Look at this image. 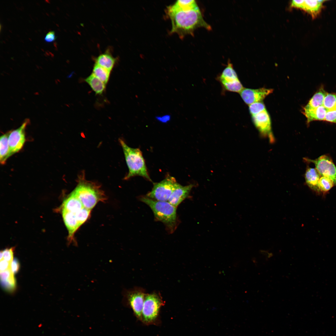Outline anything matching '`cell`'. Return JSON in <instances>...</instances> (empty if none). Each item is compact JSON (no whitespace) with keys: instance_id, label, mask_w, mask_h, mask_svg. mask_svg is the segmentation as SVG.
<instances>
[{"instance_id":"6da1fadb","label":"cell","mask_w":336,"mask_h":336,"mask_svg":"<svg viewBox=\"0 0 336 336\" xmlns=\"http://www.w3.org/2000/svg\"><path fill=\"white\" fill-rule=\"evenodd\" d=\"M166 12L172 23L171 33H176L180 37L192 34L197 28L204 27L208 30L211 28L203 19L199 8L182 10L167 7Z\"/></svg>"},{"instance_id":"7a4b0ae2","label":"cell","mask_w":336,"mask_h":336,"mask_svg":"<svg viewBox=\"0 0 336 336\" xmlns=\"http://www.w3.org/2000/svg\"><path fill=\"white\" fill-rule=\"evenodd\" d=\"M72 192L86 209L91 210L96 204L106 199L99 185L85 179L84 174L78 177L77 186Z\"/></svg>"},{"instance_id":"3957f363","label":"cell","mask_w":336,"mask_h":336,"mask_svg":"<svg viewBox=\"0 0 336 336\" xmlns=\"http://www.w3.org/2000/svg\"><path fill=\"white\" fill-rule=\"evenodd\" d=\"M140 199L150 208L155 219L162 222L169 233L174 231L177 228L178 222L176 207L168 201H157L147 197H142Z\"/></svg>"},{"instance_id":"277c9868","label":"cell","mask_w":336,"mask_h":336,"mask_svg":"<svg viewBox=\"0 0 336 336\" xmlns=\"http://www.w3.org/2000/svg\"><path fill=\"white\" fill-rule=\"evenodd\" d=\"M119 142L122 148L128 172L124 178L128 180L138 175L149 181L152 180L148 175L142 153L139 148H131L122 139Z\"/></svg>"},{"instance_id":"5b68a950","label":"cell","mask_w":336,"mask_h":336,"mask_svg":"<svg viewBox=\"0 0 336 336\" xmlns=\"http://www.w3.org/2000/svg\"><path fill=\"white\" fill-rule=\"evenodd\" d=\"M178 183L173 177L168 176L161 181L155 183L147 197L155 200L167 201Z\"/></svg>"},{"instance_id":"8992f818","label":"cell","mask_w":336,"mask_h":336,"mask_svg":"<svg viewBox=\"0 0 336 336\" xmlns=\"http://www.w3.org/2000/svg\"><path fill=\"white\" fill-rule=\"evenodd\" d=\"M164 304L161 297L156 292L146 294L142 314V320L146 323L154 321Z\"/></svg>"},{"instance_id":"52a82bcc","label":"cell","mask_w":336,"mask_h":336,"mask_svg":"<svg viewBox=\"0 0 336 336\" xmlns=\"http://www.w3.org/2000/svg\"><path fill=\"white\" fill-rule=\"evenodd\" d=\"M146 294L144 291L139 288L125 290L123 291L124 301L131 308L135 315L139 319H142Z\"/></svg>"},{"instance_id":"ba28073f","label":"cell","mask_w":336,"mask_h":336,"mask_svg":"<svg viewBox=\"0 0 336 336\" xmlns=\"http://www.w3.org/2000/svg\"><path fill=\"white\" fill-rule=\"evenodd\" d=\"M304 159L307 162L314 164L321 176L330 178L336 185V166L330 157L324 155L315 160L307 158H304Z\"/></svg>"},{"instance_id":"9c48e42d","label":"cell","mask_w":336,"mask_h":336,"mask_svg":"<svg viewBox=\"0 0 336 336\" xmlns=\"http://www.w3.org/2000/svg\"><path fill=\"white\" fill-rule=\"evenodd\" d=\"M252 118L254 125L261 136L268 138L271 143L274 142L270 117L266 109L252 116Z\"/></svg>"},{"instance_id":"30bf717a","label":"cell","mask_w":336,"mask_h":336,"mask_svg":"<svg viewBox=\"0 0 336 336\" xmlns=\"http://www.w3.org/2000/svg\"><path fill=\"white\" fill-rule=\"evenodd\" d=\"M29 122L28 119L26 120L18 128L9 132L10 156L19 152L23 147L26 141L25 128Z\"/></svg>"},{"instance_id":"8fae6325","label":"cell","mask_w":336,"mask_h":336,"mask_svg":"<svg viewBox=\"0 0 336 336\" xmlns=\"http://www.w3.org/2000/svg\"><path fill=\"white\" fill-rule=\"evenodd\" d=\"M273 91L272 89L264 88L256 89L244 88L240 94L244 102L250 105L254 103L260 102Z\"/></svg>"},{"instance_id":"7c38bea8","label":"cell","mask_w":336,"mask_h":336,"mask_svg":"<svg viewBox=\"0 0 336 336\" xmlns=\"http://www.w3.org/2000/svg\"><path fill=\"white\" fill-rule=\"evenodd\" d=\"M324 2L322 0H293L291 5L292 7L303 9L315 17L320 13Z\"/></svg>"},{"instance_id":"4fadbf2b","label":"cell","mask_w":336,"mask_h":336,"mask_svg":"<svg viewBox=\"0 0 336 336\" xmlns=\"http://www.w3.org/2000/svg\"><path fill=\"white\" fill-rule=\"evenodd\" d=\"M194 186V185L192 184L185 186L179 184L172 193L168 201L177 208L189 196L190 191Z\"/></svg>"},{"instance_id":"5bb4252c","label":"cell","mask_w":336,"mask_h":336,"mask_svg":"<svg viewBox=\"0 0 336 336\" xmlns=\"http://www.w3.org/2000/svg\"><path fill=\"white\" fill-rule=\"evenodd\" d=\"M304 114L307 119V123L314 120H324L328 110L323 105L316 108L305 106L303 109Z\"/></svg>"},{"instance_id":"9a60e30c","label":"cell","mask_w":336,"mask_h":336,"mask_svg":"<svg viewBox=\"0 0 336 336\" xmlns=\"http://www.w3.org/2000/svg\"><path fill=\"white\" fill-rule=\"evenodd\" d=\"M320 176L315 168L309 167L306 169L305 174V178L306 184L311 189L318 192H320L318 187V182Z\"/></svg>"},{"instance_id":"2e32d148","label":"cell","mask_w":336,"mask_h":336,"mask_svg":"<svg viewBox=\"0 0 336 336\" xmlns=\"http://www.w3.org/2000/svg\"><path fill=\"white\" fill-rule=\"evenodd\" d=\"M238 79L237 74L232 64L229 62L227 66L219 77L220 82L222 84L233 82Z\"/></svg>"},{"instance_id":"e0dca14e","label":"cell","mask_w":336,"mask_h":336,"mask_svg":"<svg viewBox=\"0 0 336 336\" xmlns=\"http://www.w3.org/2000/svg\"><path fill=\"white\" fill-rule=\"evenodd\" d=\"M9 132L1 135L0 138V162L5 164L7 159L10 156L8 143Z\"/></svg>"},{"instance_id":"ac0fdd59","label":"cell","mask_w":336,"mask_h":336,"mask_svg":"<svg viewBox=\"0 0 336 336\" xmlns=\"http://www.w3.org/2000/svg\"><path fill=\"white\" fill-rule=\"evenodd\" d=\"M115 61V58L111 55L106 53L99 55L96 60L95 64L110 72Z\"/></svg>"},{"instance_id":"d6986e66","label":"cell","mask_w":336,"mask_h":336,"mask_svg":"<svg viewBox=\"0 0 336 336\" xmlns=\"http://www.w3.org/2000/svg\"><path fill=\"white\" fill-rule=\"evenodd\" d=\"M85 81L96 94H101L105 89V84L92 74Z\"/></svg>"},{"instance_id":"ffe728a7","label":"cell","mask_w":336,"mask_h":336,"mask_svg":"<svg viewBox=\"0 0 336 336\" xmlns=\"http://www.w3.org/2000/svg\"><path fill=\"white\" fill-rule=\"evenodd\" d=\"M327 93L323 88L321 87L313 96L306 106L316 108L323 105L324 98Z\"/></svg>"},{"instance_id":"44dd1931","label":"cell","mask_w":336,"mask_h":336,"mask_svg":"<svg viewBox=\"0 0 336 336\" xmlns=\"http://www.w3.org/2000/svg\"><path fill=\"white\" fill-rule=\"evenodd\" d=\"M170 6L175 9L182 10H189L199 8L194 0H179Z\"/></svg>"},{"instance_id":"7402d4cb","label":"cell","mask_w":336,"mask_h":336,"mask_svg":"<svg viewBox=\"0 0 336 336\" xmlns=\"http://www.w3.org/2000/svg\"><path fill=\"white\" fill-rule=\"evenodd\" d=\"M110 73V71L95 64L92 74L106 84L109 78Z\"/></svg>"},{"instance_id":"603a6c76","label":"cell","mask_w":336,"mask_h":336,"mask_svg":"<svg viewBox=\"0 0 336 336\" xmlns=\"http://www.w3.org/2000/svg\"><path fill=\"white\" fill-rule=\"evenodd\" d=\"M334 185V183L332 179L325 176L321 177L318 182L319 191L323 193L328 192Z\"/></svg>"},{"instance_id":"cb8c5ba5","label":"cell","mask_w":336,"mask_h":336,"mask_svg":"<svg viewBox=\"0 0 336 336\" xmlns=\"http://www.w3.org/2000/svg\"><path fill=\"white\" fill-rule=\"evenodd\" d=\"M323 105L328 110L336 109V94L327 93L324 98Z\"/></svg>"},{"instance_id":"d4e9b609","label":"cell","mask_w":336,"mask_h":336,"mask_svg":"<svg viewBox=\"0 0 336 336\" xmlns=\"http://www.w3.org/2000/svg\"><path fill=\"white\" fill-rule=\"evenodd\" d=\"M222 85L225 89L233 92L240 93L244 88L239 79L233 82Z\"/></svg>"},{"instance_id":"484cf974","label":"cell","mask_w":336,"mask_h":336,"mask_svg":"<svg viewBox=\"0 0 336 336\" xmlns=\"http://www.w3.org/2000/svg\"><path fill=\"white\" fill-rule=\"evenodd\" d=\"M1 282L3 289L7 292H12L16 288V281L14 275L4 280L1 281Z\"/></svg>"},{"instance_id":"4316f807","label":"cell","mask_w":336,"mask_h":336,"mask_svg":"<svg viewBox=\"0 0 336 336\" xmlns=\"http://www.w3.org/2000/svg\"><path fill=\"white\" fill-rule=\"evenodd\" d=\"M249 109L250 113L252 116L266 109L264 104L260 102L254 103L250 105Z\"/></svg>"},{"instance_id":"83f0119b","label":"cell","mask_w":336,"mask_h":336,"mask_svg":"<svg viewBox=\"0 0 336 336\" xmlns=\"http://www.w3.org/2000/svg\"><path fill=\"white\" fill-rule=\"evenodd\" d=\"M14 247L6 249L2 251L3 259L8 262H12L13 260Z\"/></svg>"},{"instance_id":"f1b7e54d","label":"cell","mask_w":336,"mask_h":336,"mask_svg":"<svg viewBox=\"0 0 336 336\" xmlns=\"http://www.w3.org/2000/svg\"><path fill=\"white\" fill-rule=\"evenodd\" d=\"M324 120L336 124V109L328 110Z\"/></svg>"},{"instance_id":"f546056e","label":"cell","mask_w":336,"mask_h":336,"mask_svg":"<svg viewBox=\"0 0 336 336\" xmlns=\"http://www.w3.org/2000/svg\"><path fill=\"white\" fill-rule=\"evenodd\" d=\"M20 267V263L18 260L16 259H13L11 263V269L14 274L18 271Z\"/></svg>"},{"instance_id":"4dcf8cb0","label":"cell","mask_w":336,"mask_h":336,"mask_svg":"<svg viewBox=\"0 0 336 336\" xmlns=\"http://www.w3.org/2000/svg\"><path fill=\"white\" fill-rule=\"evenodd\" d=\"M56 38L54 31H51L49 32L45 35L44 37V40L45 42L48 43L52 42L54 41Z\"/></svg>"},{"instance_id":"1f68e13d","label":"cell","mask_w":336,"mask_h":336,"mask_svg":"<svg viewBox=\"0 0 336 336\" xmlns=\"http://www.w3.org/2000/svg\"><path fill=\"white\" fill-rule=\"evenodd\" d=\"M11 263L4 259L0 260V272L4 271L11 268Z\"/></svg>"},{"instance_id":"d6a6232c","label":"cell","mask_w":336,"mask_h":336,"mask_svg":"<svg viewBox=\"0 0 336 336\" xmlns=\"http://www.w3.org/2000/svg\"><path fill=\"white\" fill-rule=\"evenodd\" d=\"M171 117L170 115L167 114L162 116H157L156 117V119L160 122L166 123L170 120Z\"/></svg>"},{"instance_id":"836d02e7","label":"cell","mask_w":336,"mask_h":336,"mask_svg":"<svg viewBox=\"0 0 336 336\" xmlns=\"http://www.w3.org/2000/svg\"><path fill=\"white\" fill-rule=\"evenodd\" d=\"M3 259V253L2 251L0 252V260Z\"/></svg>"}]
</instances>
